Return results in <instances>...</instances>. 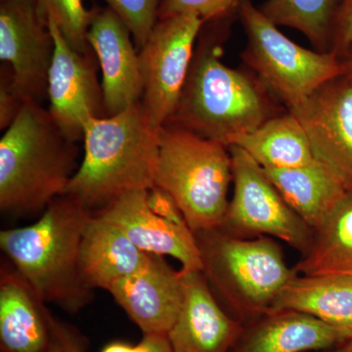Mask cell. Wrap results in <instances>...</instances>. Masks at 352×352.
Masks as SVG:
<instances>
[{
  "label": "cell",
  "mask_w": 352,
  "mask_h": 352,
  "mask_svg": "<svg viewBox=\"0 0 352 352\" xmlns=\"http://www.w3.org/2000/svg\"><path fill=\"white\" fill-rule=\"evenodd\" d=\"M101 352H155V336H143L136 346L122 342H113L104 347Z\"/></svg>",
  "instance_id": "1f68e13d"
},
{
  "label": "cell",
  "mask_w": 352,
  "mask_h": 352,
  "mask_svg": "<svg viewBox=\"0 0 352 352\" xmlns=\"http://www.w3.org/2000/svg\"><path fill=\"white\" fill-rule=\"evenodd\" d=\"M54 38L34 0H6L0 6V59L25 100L47 95Z\"/></svg>",
  "instance_id": "8fae6325"
},
{
  "label": "cell",
  "mask_w": 352,
  "mask_h": 352,
  "mask_svg": "<svg viewBox=\"0 0 352 352\" xmlns=\"http://www.w3.org/2000/svg\"><path fill=\"white\" fill-rule=\"evenodd\" d=\"M150 254L138 249L119 227L92 212L83 230L80 273L92 289L111 287L144 266Z\"/></svg>",
  "instance_id": "ac0fdd59"
},
{
  "label": "cell",
  "mask_w": 352,
  "mask_h": 352,
  "mask_svg": "<svg viewBox=\"0 0 352 352\" xmlns=\"http://www.w3.org/2000/svg\"><path fill=\"white\" fill-rule=\"evenodd\" d=\"M78 147L38 102L28 100L0 139V208L27 215L44 210L66 194Z\"/></svg>",
  "instance_id": "277c9868"
},
{
  "label": "cell",
  "mask_w": 352,
  "mask_h": 352,
  "mask_svg": "<svg viewBox=\"0 0 352 352\" xmlns=\"http://www.w3.org/2000/svg\"><path fill=\"white\" fill-rule=\"evenodd\" d=\"M296 273L352 275V188L314 231L311 244L295 267Z\"/></svg>",
  "instance_id": "603a6c76"
},
{
  "label": "cell",
  "mask_w": 352,
  "mask_h": 352,
  "mask_svg": "<svg viewBox=\"0 0 352 352\" xmlns=\"http://www.w3.org/2000/svg\"><path fill=\"white\" fill-rule=\"evenodd\" d=\"M108 292L143 336L168 335L184 300L182 271H175L156 254H150L143 267Z\"/></svg>",
  "instance_id": "4fadbf2b"
},
{
  "label": "cell",
  "mask_w": 352,
  "mask_h": 352,
  "mask_svg": "<svg viewBox=\"0 0 352 352\" xmlns=\"http://www.w3.org/2000/svg\"><path fill=\"white\" fill-rule=\"evenodd\" d=\"M287 111L300 120L315 161L352 188V83L338 76Z\"/></svg>",
  "instance_id": "7c38bea8"
},
{
  "label": "cell",
  "mask_w": 352,
  "mask_h": 352,
  "mask_svg": "<svg viewBox=\"0 0 352 352\" xmlns=\"http://www.w3.org/2000/svg\"><path fill=\"white\" fill-rule=\"evenodd\" d=\"M352 46V0H340L333 20L330 52L340 59Z\"/></svg>",
  "instance_id": "f1b7e54d"
},
{
  "label": "cell",
  "mask_w": 352,
  "mask_h": 352,
  "mask_svg": "<svg viewBox=\"0 0 352 352\" xmlns=\"http://www.w3.org/2000/svg\"><path fill=\"white\" fill-rule=\"evenodd\" d=\"M296 311L340 329L349 340L352 327V275L296 273L278 294L267 314Z\"/></svg>",
  "instance_id": "d6986e66"
},
{
  "label": "cell",
  "mask_w": 352,
  "mask_h": 352,
  "mask_svg": "<svg viewBox=\"0 0 352 352\" xmlns=\"http://www.w3.org/2000/svg\"><path fill=\"white\" fill-rule=\"evenodd\" d=\"M232 157L233 196L221 229L284 241L307 251L314 230L289 208L263 168L244 150L229 146Z\"/></svg>",
  "instance_id": "9c48e42d"
},
{
  "label": "cell",
  "mask_w": 352,
  "mask_h": 352,
  "mask_svg": "<svg viewBox=\"0 0 352 352\" xmlns=\"http://www.w3.org/2000/svg\"><path fill=\"white\" fill-rule=\"evenodd\" d=\"M237 12L247 34L243 61L287 110L342 75L339 57L294 43L251 0H242Z\"/></svg>",
  "instance_id": "52a82bcc"
},
{
  "label": "cell",
  "mask_w": 352,
  "mask_h": 352,
  "mask_svg": "<svg viewBox=\"0 0 352 352\" xmlns=\"http://www.w3.org/2000/svg\"><path fill=\"white\" fill-rule=\"evenodd\" d=\"M11 263L0 270V351L50 352V310Z\"/></svg>",
  "instance_id": "e0dca14e"
},
{
  "label": "cell",
  "mask_w": 352,
  "mask_h": 352,
  "mask_svg": "<svg viewBox=\"0 0 352 352\" xmlns=\"http://www.w3.org/2000/svg\"><path fill=\"white\" fill-rule=\"evenodd\" d=\"M50 352H87V342L82 333L66 322L50 314Z\"/></svg>",
  "instance_id": "f546056e"
},
{
  "label": "cell",
  "mask_w": 352,
  "mask_h": 352,
  "mask_svg": "<svg viewBox=\"0 0 352 352\" xmlns=\"http://www.w3.org/2000/svg\"><path fill=\"white\" fill-rule=\"evenodd\" d=\"M1 1H6V0H1Z\"/></svg>",
  "instance_id": "8d00e7d4"
},
{
  "label": "cell",
  "mask_w": 352,
  "mask_h": 352,
  "mask_svg": "<svg viewBox=\"0 0 352 352\" xmlns=\"http://www.w3.org/2000/svg\"><path fill=\"white\" fill-rule=\"evenodd\" d=\"M242 0H162L157 18L192 13L205 21L224 20L238 11Z\"/></svg>",
  "instance_id": "4316f807"
},
{
  "label": "cell",
  "mask_w": 352,
  "mask_h": 352,
  "mask_svg": "<svg viewBox=\"0 0 352 352\" xmlns=\"http://www.w3.org/2000/svg\"><path fill=\"white\" fill-rule=\"evenodd\" d=\"M25 99L14 87L12 74L6 65L0 80V129L6 131L18 117Z\"/></svg>",
  "instance_id": "83f0119b"
},
{
  "label": "cell",
  "mask_w": 352,
  "mask_h": 352,
  "mask_svg": "<svg viewBox=\"0 0 352 352\" xmlns=\"http://www.w3.org/2000/svg\"><path fill=\"white\" fill-rule=\"evenodd\" d=\"M87 43L101 69L106 116L117 115L141 101L139 51L131 32L112 9L94 10Z\"/></svg>",
  "instance_id": "5bb4252c"
},
{
  "label": "cell",
  "mask_w": 352,
  "mask_h": 352,
  "mask_svg": "<svg viewBox=\"0 0 352 352\" xmlns=\"http://www.w3.org/2000/svg\"><path fill=\"white\" fill-rule=\"evenodd\" d=\"M339 352H352V338L342 342V347Z\"/></svg>",
  "instance_id": "e575fe53"
},
{
  "label": "cell",
  "mask_w": 352,
  "mask_h": 352,
  "mask_svg": "<svg viewBox=\"0 0 352 352\" xmlns=\"http://www.w3.org/2000/svg\"><path fill=\"white\" fill-rule=\"evenodd\" d=\"M231 146L244 150L264 170L298 168L314 161L305 129L289 111L270 118Z\"/></svg>",
  "instance_id": "7402d4cb"
},
{
  "label": "cell",
  "mask_w": 352,
  "mask_h": 352,
  "mask_svg": "<svg viewBox=\"0 0 352 352\" xmlns=\"http://www.w3.org/2000/svg\"><path fill=\"white\" fill-rule=\"evenodd\" d=\"M184 300L166 335L173 352H228L240 333L223 311L201 271H182Z\"/></svg>",
  "instance_id": "2e32d148"
},
{
  "label": "cell",
  "mask_w": 352,
  "mask_h": 352,
  "mask_svg": "<svg viewBox=\"0 0 352 352\" xmlns=\"http://www.w3.org/2000/svg\"><path fill=\"white\" fill-rule=\"evenodd\" d=\"M39 12L59 28L65 39L78 52L91 51L87 43V32L94 17L83 0H34Z\"/></svg>",
  "instance_id": "d4e9b609"
},
{
  "label": "cell",
  "mask_w": 352,
  "mask_h": 352,
  "mask_svg": "<svg viewBox=\"0 0 352 352\" xmlns=\"http://www.w3.org/2000/svg\"><path fill=\"white\" fill-rule=\"evenodd\" d=\"M55 50L48 73L47 96L51 120L62 134L76 143L82 141L83 127L91 118L107 117L94 50L78 52L65 39L59 28L47 20Z\"/></svg>",
  "instance_id": "30bf717a"
},
{
  "label": "cell",
  "mask_w": 352,
  "mask_h": 352,
  "mask_svg": "<svg viewBox=\"0 0 352 352\" xmlns=\"http://www.w3.org/2000/svg\"><path fill=\"white\" fill-rule=\"evenodd\" d=\"M155 352H173L166 336H155Z\"/></svg>",
  "instance_id": "836d02e7"
},
{
  "label": "cell",
  "mask_w": 352,
  "mask_h": 352,
  "mask_svg": "<svg viewBox=\"0 0 352 352\" xmlns=\"http://www.w3.org/2000/svg\"><path fill=\"white\" fill-rule=\"evenodd\" d=\"M208 285L245 314H266L295 270L267 236L244 239L221 228L195 233Z\"/></svg>",
  "instance_id": "8992f818"
},
{
  "label": "cell",
  "mask_w": 352,
  "mask_h": 352,
  "mask_svg": "<svg viewBox=\"0 0 352 352\" xmlns=\"http://www.w3.org/2000/svg\"><path fill=\"white\" fill-rule=\"evenodd\" d=\"M232 182L228 146L173 124L159 129L155 187L173 197L194 233L223 226Z\"/></svg>",
  "instance_id": "5b68a950"
},
{
  "label": "cell",
  "mask_w": 352,
  "mask_h": 352,
  "mask_svg": "<svg viewBox=\"0 0 352 352\" xmlns=\"http://www.w3.org/2000/svg\"><path fill=\"white\" fill-rule=\"evenodd\" d=\"M206 25L196 14L157 20L139 50L143 95L141 102L156 129L164 126L177 107Z\"/></svg>",
  "instance_id": "ba28073f"
},
{
  "label": "cell",
  "mask_w": 352,
  "mask_h": 352,
  "mask_svg": "<svg viewBox=\"0 0 352 352\" xmlns=\"http://www.w3.org/2000/svg\"><path fill=\"white\" fill-rule=\"evenodd\" d=\"M245 340L241 352H305L346 342L340 329L311 315L296 311L267 314Z\"/></svg>",
  "instance_id": "44dd1931"
},
{
  "label": "cell",
  "mask_w": 352,
  "mask_h": 352,
  "mask_svg": "<svg viewBox=\"0 0 352 352\" xmlns=\"http://www.w3.org/2000/svg\"><path fill=\"white\" fill-rule=\"evenodd\" d=\"M342 75L352 83V46L346 56L342 58Z\"/></svg>",
  "instance_id": "d6a6232c"
},
{
  "label": "cell",
  "mask_w": 352,
  "mask_h": 352,
  "mask_svg": "<svg viewBox=\"0 0 352 352\" xmlns=\"http://www.w3.org/2000/svg\"><path fill=\"white\" fill-rule=\"evenodd\" d=\"M148 191L127 192L94 214L119 227L141 251L177 259L182 271H203L195 233L155 214L148 205Z\"/></svg>",
  "instance_id": "9a60e30c"
},
{
  "label": "cell",
  "mask_w": 352,
  "mask_h": 352,
  "mask_svg": "<svg viewBox=\"0 0 352 352\" xmlns=\"http://www.w3.org/2000/svg\"><path fill=\"white\" fill-rule=\"evenodd\" d=\"M351 338H352V327L351 329V331H349V339H351Z\"/></svg>",
  "instance_id": "d590c367"
},
{
  "label": "cell",
  "mask_w": 352,
  "mask_h": 352,
  "mask_svg": "<svg viewBox=\"0 0 352 352\" xmlns=\"http://www.w3.org/2000/svg\"><path fill=\"white\" fill-rule=\"evenodd\" d=\"M131 32L138 50L147 41L157 24L162 0H103Z\"/></svg>",
  "instance_id": "484cf974"
},
{
  "label": "cell",
  "mask_w": 352,
  "mask_h": 352,
  "mask_svg": "<svg viewBox=\"0 0 352 352\" xmlns=\"http://www.w3.org/2000/svg\"><path fill=\"white\" fill-rule=\"evenodd\" d=\"M92 212L69 196L54 199L31 226L0 232V249L45 302L76 314L94 289L80 268V242Z\"/></svg>",
  "instance_id": "3957f363"
},
{
  "label": "cell",
  "mask_w": 352,
  "mask_h": 352,
  "mask_svg": "<svg viewBox=\"0 0 352 352\" xmlns=\"http://www.w3.org/2000/svg\"><path fill=\"white\" fill-rule=\"evenodd\" d=\"M222 56V39H201L177 107L166 124L229 147L283 112L258 78L230 68Z\"/></svg>",
  "instance_id": "6da1fadb"
},
{
  "label": "cell",
  "mask_w": 352,
  "mask_h": 352,
  "mask_svg": "<svg viewBox=\"0 0 352 352\" xmlns=\"http://www.w3.org/2000/svg\"><path fill=\"white\" fill-rule=\"evenodd\" d=\"M340 0H266L261 12L278 27L302 34L319 52H330L333 20Z\"/></svg>",
  "instance_id": "cb8c5ba5"
},
{
  "label": "cell",
  "mask_w": 352,
  "mask_h": 352,
  "mask_svg": "<svg viewBox=\"0 0 352 352\" xmlns=\"http://www.w3.org/2000/svg\"><path fill=\"white\" fill-rule=\"evenodd\" d=\"M159 129L141 101L117 115L88 120L82 161L65 195L95 212L127 192L154 188Z\"/></svg>",
  "instance_id": "7a4b0ae2"
},
{
  "label": "cell",
  "mask_w": 352,
  "mask_h": 352,
  "mask_svg": "<svg viewBox=\"0 0 352 352\" xmlns=\"http://www.w3.org/2000/svg\"><path fill=\"white\" fill-rule=\"evenodd\" d=\"M264 171L289 208L314 231L349 189L333 171L315 160L298 168Z\"/></svg>",
  "instance_id": "ffe728a7"
},
{
  "label": "cell",
  "mask_w": 352,
  "mask_h": 352,
  "mask_svg": "<svg viewBox=\"0 0 352 352\" xmlns=\"http://www.w3.org/2000/svg\"><path fill=\"white\" fill-rule=\"evenodd\" d=\"M148 205L162 219L179 226H188L182 210L173 200V197L166 191L154 187L148 191ZM189 227V226H188ZM190 228V227H189Z\"/></svg>",
  "instance_id": "4dcf8cb0"
}]
</instances>
